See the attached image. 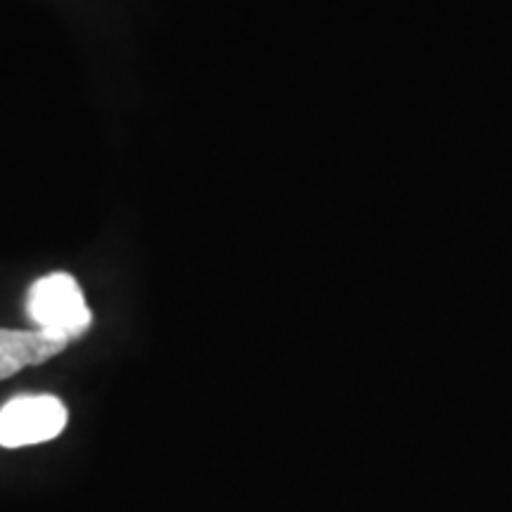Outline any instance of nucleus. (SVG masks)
I'll return each instance as SVG.
<instances>
[{
  "label": "nucleus",
  "mask_w": 512,
  "mask_h": 512,
  "mask_svg": "<svg viewBox=\"0 0 512 512\" xmlns=\"http://www.w3.org/2000/svg\"><path fill=\"white\" fill-rule=\"evenodd\" d=\"M27 313L36 330L62 337L67 342L86 335L93 325V313L74 275L50 273L29 287Z\"/></svg>",
  "instance_id": "obj_1"
},
{
  "label": "nucleus",
  "mask_w": 512,
  "mask_h": 512,
  "mask_svg": "<svg viewBox=\"0 0 512 512\" xmlns=\"http://www.w3.org/2000/svg\"><path fill=\"white\" fill-rule=\"evenodd\" d=\"M67 339L43 330H0V380L19 370L41 366L67 349Z\"/></svg>",
  "instance_id": "obj_3"
},
{
  "label": "nucleus",
  "mask_w": 512,
  "mask_h": 512,
  "mask_svg": "<svg viewBox=\"0 0 512 512\" xmlns=\"http://www.w3.org/2000/svg\"><path fill=\"white\" fill-rule=\"evenodd\" d=\"M67 418V408L57 396H15L0 408V446L22 448L60 437Z\"/></svg>",
  "instance_id": "obj_2"
}]
</instances>
